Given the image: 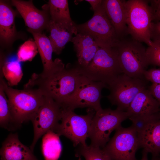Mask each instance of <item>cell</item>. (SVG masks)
<instances>
[{
  "instance_id": "6da1fadb",
  "label": "cell",
  "mask_w": 160,
  "mask_h": 160,
  "mask_svg": "<svg viewBox=\"0 0 160 160\" xmlns=\"http://www.w3.org/2000/svg\"><path fill=\"white\" fill-rule=\"evenodd\" d=\"M81 77L76 67L65 68L46 77L34 73L24 88L37 90L61 106L75 94Z\"/></svg>"
},
{
  "instance_id": "7a4b0ae2",
  "label": "cell",
  "mask_w": 160,
  "mask_h": 160,
  "mask_svg": "<svg viewBox=\"0 0 160 160\" xmlns=\"http://www.w3.org/2000/svg\"><path fill=\"white\" fill-rule=\"evenodd\" d=\"M3 77L0 76V82L8 99L15 123L18 127L24 122L31 121L42 104L44 96L36 90L13 89L8 85Z\"/></svg>"
},
{
  "instance_id": "3957f363",
  "label": "cell",
  "mask_w": 160,
  "mask_h": 160,
  "mask_svg": "<svg viewBox=\"0 0 160 160\" xmlns=\"http://www.w3.org/2000/svg\"><path fill=\"white\" fill-rule=\"evenodd\" d=\"M81 75L108 86L123 73L116 47H99L90 64L86 67H76Z\"/></svg>"
},
{
  "instance_id": "277c9868",
  "label": "cell",
  "mask_w": 160,
  "mask_h": 160,
  "mask_svg": "<svg viewBox=\"0 0 160 160\" xmlns=\"http://www.w3.org/2000/svg\"><path fill=\"white\" fill-rule=\"evenodd\" d=\"M148 1H126V23L132 39L151 45L153 12Z\"/></svg>"
},
{
  "instance_id": "5b68a950",
  "label": "cell",
  "mask_w": 160,
  "mask_h": 160,
  "mask_svg": "<svg viewBox=\"0 0 160 160\" xmlns=\"http://www.w3.org/2000/svg\"><path fill=\"white\" fill-rule=\"evenodd\" d=\"M142 43L133 39H122L116 47L123 73L132 78L145 79L144 73L149 64L146 49Z\"/></svg>"
},
{
  "instance_id": "8992f818",
  "label": "cell",
  "mask_w": 160,
  "mask_h": 160,
  "mask_svg": "<svg viewBox=\"0 0 160 160\" xmlns=\"http://www.w3.org/2000/svg\"><path fill=\"white\" fill-rule=\"evenodd\" d=\"M126 111L117 109H101L95 112L91 122L89 137L90 145L103 148L109 140V136L114 130L121 126L122 122L129 118Z\"/></svg>"
},
{
  "instance_id": "52a82bcc",
  "label": "cell",
  "mask_w": 160,
  "mask_h": 160,
  "mask_svg": "<svg viewBox=\"0 0 160 160\" xmlns=\"http://www.w3.org/2000/svg\"><path fill=\"white\" fill-rule=\"evenodd\" d=\"M93 109L88 108L87 114L78 115L73 111L62 108L61 122L55 132L60 136L63 135L71 140L74 146L86 144L89 137L92 118L95 113Z\"/></svg>"
},
{
  "instance_id": "ba28073f",
  "label": "cell",
  "mask_w": 160,
  "mask_h": 160,
  "mask_svg": "<svg viewBox=\"0 0 160 160\" xmlns=\"http://www.w3.org/2000/svg\"><path fill=\"white\" fill-rule=\"evenodd\" d=\"M94 12L93 15L90 20L82 24L76 25L78 33L90 36L100 47H116L120 39L117 36L102 4Z\"/></svg>"
},
{
  "instance_id": "9c48e42d",
  "label": "cell",
  "mask_w": 160,
  "mask_h": 160,
  "mask_svg": "<svg viewBox=\"0 0 160 160\" xmlns=\"http://www.w3.org/2000/svg\"><path fill=\"white\" fill-rule=\"evenodd\" d=\"M103 148L112 160H137L135 154L140 148L138 134L131 126L121 125Z\"/></svg>"
},
{
  "instance_id": "30bf717a",
  "label": "cell",
  "mask_w": 160,
  "mask_h": 160,
  "mask_svg": "<svg viewBox=\"0 0 160 160\" xmlns=\"http://www.w3.org/2000/svg\"><path fill=\"white\" fill-rule=\"evenodd\" d=\"M145 80L122 73L108 86L110 92L106 97L117 109L126 111L137 94L146 88Z\"/></svg>"
},
{
  "instance_id": "8fae6325",
  "label": "cell",
  "mask_w": 160,
  "mask_h": 160,
  "mask_svg": "<svg viewBox=\"0 0 160 160\" xmlns=\"http://www.w3.org/2000/svg\"><path fill=\"white\" fill-rule=\"evenodd\" d=\"M108 86L100 81L91 80L81 75L80 82L74 95L61 106L72 111L77 108H87L95 112L102 108L100 103L101 91Z\"/></svg>"
},
{
  "instance_id": "7c38bea8",
  "label": "cell",
  "mask_w": 160,
  "mask_h": 160,
  "mask_svg": "<svg viewBox=\"0 0 160 160\" xmlns=\"http://www.w3.org/2000/svg\"><path fill=\"white\" fill-rule=\"evenodd\" d=\"M62 112V108L58 103L52 99L44 96L42 104L31 120L34 137L30 148L33 151L41 136L49 131L55 132L60 121Z\"/></svg>"
},
{
  "instance_id": "4fadbf2b",
  "label": "cell",
  "mask_w": 160,
  "mask_h": 160,
  "mask_svg": "<svg viewBox=\"0 0 160 160\" xmlns=\"http://www.w3.org/2000/svg\"><path fill=\"white\" fill-rule=\"evenodd\" d=\"M33 35L37 46L43 66L42 72L39 74L43 77H46L64 69V64L62 60L57 58L53 61L52 55L53 48L49 38L41 32H36L28 29Z\"/></svg>"
},
{
  "instance_id": "5bb4252c",
  "label": "cell",
  "mask_w": 160,
  "mask_h": 160,
  "mask_svg": "<svg viewBox=\"0 0 160 160\" xmlns=\"http://www.w3.org/2000/svg\"><path fill=\"white\" fill-rule=\"evenodd\" d=\"M11 2L23 18L28 29L41 32L44 29H47L50 20L47 12L38 9L34 6L31 0H12Z\"/></svg>"
},
{
  "instance_id": "9a60e30c",
  "label": "cell",
  "mask_w": 160,
  "mask_h": 160,
  "mask_svg": "<svg viewBox=\"0 0 160 160\" xmlns=\"http://www.w3.org/2000/svg\"><path fill=\"white\" fill-rule=\"evenodd\" d=\"M126 0H103L102 6L120 39L129 34L126 23Z\"/></svg>"
},
{
  "instance_id": "2e32d148",
  "label": "cell",
  "mask_w": 160,
  "mask_h": 160,
  "mask_svg": "<svg viewBox=\"0 0 160 160\" xmlns=\"http://www.w3.org/2000/svg\"><path fill=\"white\" fill-rule=\"evenodd\" d=\"M0 154L1 160H38L30 148L19 140L17 134L8 136L2 144Z\"/></svg>"
},
{
  "instance_id": "e0dca14e",
  "label": "cell",
  "mask_w": 160,
  "mask_h": 160,
  "mask_svg": "<svg viewBox=\"0 0 160 160\" xmlns=\"http://www.w3.org/2000/svg\"><path fill=\"white\" fill-rule=\"evenodd\" d=\"M71 41L76 53L78 66L86 67L92 61L100 47L91 36L80 33L73 37Z\"/></svg>"
},
{
  "instance_id": "ac0fdd59",
  "label": "cell",
  "mask_w": 160,
  "mask_h": 160,
  "mask_svg": "<svg viewBox=\"0 0 160 160\" xmlns=\"http://www.w3.org/2000/svg\"><path fill=\"white\" fill-rule=\"evenodd\" d=\"M160 106L148 89L140 92L132 101L126 112L131 116L150 115L160 112Z\"/></svg>"
},
{
  "instance_id": "d6986e66",
  "label": "cell",
  "mask_w": 160,
  "mask_h": 160,
  "mask_svg": "<svg viewBox=\"0 0 160 160\" xmlns=\"http://www.w3.org/2000/svg\"><path fill=\"white\" fill-rule=\"evenodd\" d=\"M76 25L69 26L50 20L47 29L50 33L49 38L53 52L60 54L65 45L71 41L73 35L78 33Z\"/></svg>"
},
{
  "instance_id": "ffe728a7",
  "label": "cell",
  "mask_w": 160,
  "mask_h": 160,
  "mask_svg": "<svg viewBox=\"0 0 160 160\" xmlns=\"http://www.w3.org/2000/svg\"><path fill=\"white\" fill-rule=\"evenodd\" d=\"M140 147L152 154V159L160 154V117L138 134Z\"/></svg>"
},
{
  "instance_id": "44dd1931",
  "label": "cell",
  "mask_w": 160,
  "mask_h": 160,
  "mask_svg": "<svg viewBox=\"0 0 160 160\" xmlns=\"http://www.w3.org/2000/svg\"><path fill=\"white\" fill-rule=\"evenodd\" d=\"M14 10L6 2L0 1V36L1 41L9 44L14 38L16 33Z\"/></svg>"
},
{
  "instance_id": "7402d4cb",
  "label": "cell",
  "mask_w": 160,
  "mask_h": 160,
  "mask_svg": "<svg viewBox=\"0 0 160 160\" xmlns=\"http://www.w3.org/2000/svg\"><path fill=\"white\" fill-rule=\"evenodd\" d=\"M47 7L50 20L69 26L76 25L71 18L67 0H49Z\"/></svg>"
},
{
  "instance_id": "603a6c76",
  "label": "cell",
  "mask_w": 160,
  "mask_h": 160,
  "mask_svg": "<svg viewBox=\"0 0 160 160\" xmlns=\"http://www.w3.org/2000/svg\"><path fill=\"white\" fill-rule=\"evenodd\" d=\"M60 136L49 131L43 136L41 150L44 160H58L62 151Z\"/></svg>"
},
{
  "instance_id": "cb8c5ba5",
  "label": "cell",
  "mask_w": 160,
  "mask_h": 160,
  "mask_svg": "<svg viewBox=\"0 0 160 160\" xmlns=\"http://www.w3.org/2000/svg\"><path fill=\"white\" fill-rule=\"evenodd\" d=\"M0 74L5 77L9 86L17 84L23 76L20 62L17 60L12 61L1 60Z\"/></svg>"
},
{
  "instance_id": "d4e9b609",
  "label": "cell",
  "mask_w": 160,
  "mask_h": 160,
  "mask_svg": "<svg viewBox=\"0 0 160 160\" xmlns=\"http://www.w3.org/2000/svg\"><path fill=\"white\" fill-rule=\"evenodd\" d=\"M2 83L0 82V125L1 127L8 130L15 124L12 119L7 97Z\"/></svg>"
},
{
  "instance_id": "484cf974",
  "label": "cell",
  "mask_w": 160,
  "mask_h": 160,
  "mask_svg": "<svg viewBox=\"0 0 160 160\" xmlns=\"http://www.w3.org/2000/svg\"><path fill=\"white\" fill-rule=\"evenodd\" d=\"M76 157H83L85 160H112L102 148L93 146L80 144L76 151Z\"/></svg>"
},
{
  "instance_id": "4316f807",
  "label": "cell",
  "mask_w": 160,
  "mask_h": 160,
  "mask_svg": "<svg viewBox=\"0 0 160 160\" xmlns=\"http://www.w3.org/2000/svg\"><path fill=\"white\" fill-rule=\"evenodd\" d=\"M38 51L35 42L29 40L19 47L17 53V60L20 62L31 61Z\"/></svg>"
},
{
  "instance_id": "83f0119b",
  "label": "cell",
  "mask_w": 160,
  "mask_h": 160,
  "mask_svg": "<svg viewBox=\"0 0 160 160\" xmlns=\"http://www.w3.org/2000/svg\"><path fill=\"white\" fill-rule=\"evenodd\" d=\"M160 117V112H159L150 115L131 116L128 119L132 122L131 126L138 134L152 122Z\"/></svg>"
},
{
  "instance_id": "f1b7e54d",
  "label": "cell",
  "mask_w": 160,
  "mask_h": 160,
  "mask_svg": "<svg viewBox=\"0 0 160 160\" xmlns=\"http://www.w3.org/2000/svg\"><path fill=\"white\" fill-rule=\"evenodd\" d=\"M152 44L146 49L149 64L160 67V37L152 39Z\"/></svg>"
},
{
  "instance_id": "f546056e",
  "label": "cell",
  "mask_w": 160,
  "mask_h": 160,
  "mask_svg": "<svg viewBox=\"0 0 160 160\" xmlns=\"http://www.w3.org/2000/svg\"><path fill=\"white\" fill-rule=\"evenodd\" d=\"M145 80L153 84H160V69L151 68L146 70L144 73Z\"/></svg>"
},
{
  "instance_id": "4dcf8cb0",
  "label": "cell",
  "mask_w": 160,
  "mask_h": 160,
  "mask_svg": "<svg viewBox=\"0 0 160 160\" xmlns=\"http://www.w3.org/2000/svg\"><path fill=\"white\" fill-rule=\"evenodd\" d=\"M149 1L153 12V22L160 20V0Z\"/></svg>"
},
{
  "instance_id": "1f68e13d",
  "label": "cell",
  "mask_w": 160,
  "mask_h": 160,
  "mask_svg": "<svg viewBox=\"0 0 160 160\" xmlns=\"http://www.w3.org/2000/svg\"><path fill=\"white\" fill-rule=\"evenodd\" d=\"M153 97L157 100L160 106V84H153L148 89Z\"/></svg>"
},
{
  "instance_id": "d6a6232c",
  "label": "cell",
  "mask_w": 160,
  "mask_h": 160,
  "mask_svg": "<svg viewBox=\"0 0 160 160\" xmlns=\"http://www.w3.org/2000/svg\"><path fill=\"white\" fill-rule=\"evenodd\" d=\"M160 37V20L153 22L151 28V39Z\"/></svg>"
},
{
  "instance_id": "836d02e7",
  "label": "cell",
  "mask_w": 160,
  "mask_h": 160,
  "mask_svg": "<svg viewBox=\"0 0 160 160\" xmlns=\"http://www.w3.org/2000/svg\"><path fill=\"white\" fill-rule=\"evenodd\" d=\"M91 5L92 9L94 11L102 4V0H86Z\"/></svg>"
},
{
  "instance_id": "e575fe53",
  "label": "cell",
  "mask_w": 160,
  "mask_h": 160,
  "mask_svg": "<svg viewBox=\"0 0 160 160\" xmlns=\"http://www.w3.org/2000/svg\"><path fill=\"white\" fill-rule=\"evenodd\" d=\"M148 153L145 151L143 150L141 159L140 160H148Z\"/></svg>"
},
{
  "instance_id": "d590c367",
  "label": "cell",
  "mask_w": 160,
  "mask_h": 160,
  "mask_svg": "<svg viewBox=\"0 0 160 160\" xmlns=\"http://www.w3.org/2000/svg\"><path fill=\"white\" fill-rule=\"evenodd\" d=\"M152 160H160V154L156 157L152 159Z\"/></svg>"
},
{
  "instance_id": "8d00e7d4",
  "label": "cell",
  "mask_w": 160,
  "mask_h": 160,
  "mask_svg": "<svg viewBox=\"0 0 160 160\" xmlns=\"http://www.w3.org/2000/svg\"><path fill=\"white\" fill-rule=\"evenodd\" d=\"M78 160H81V158L80 157H79V158Z\"/></svg>"
}]
</instances>
